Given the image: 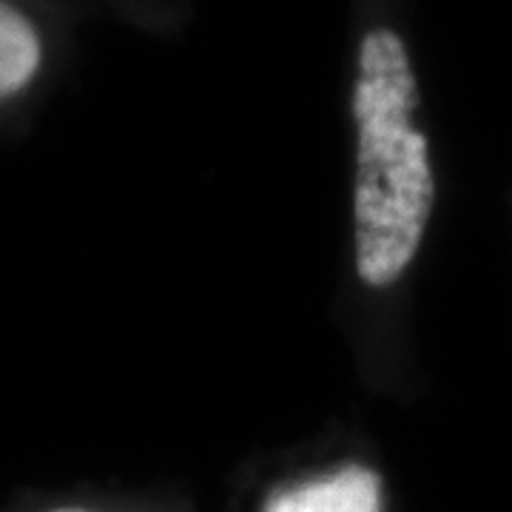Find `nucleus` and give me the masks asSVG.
<instances>
[{
    "mask_svg": "<svg viewBox=\"0 0 512 512\" xmlns=\"http://www.w3.org/2000/svg\"><path fill=\"white\" fill-rule=\"evenodd\" d=\"M419 86L402 37L373 29L362 40L353 114L356 148V268L370 288L393 285L419 251L433 211L427 137L413 128Z\"/></svg>",
    "mask_w": 512,
    "mask_h": 512,
    "instance_id": "f257e3e1",
    "label": "nucleus"
},
{
    "mask_svg": "<svg viewBox=\"0 0 512 512\" xmlns=\"http://www.w3.org/2000/svg\"><path fill=\"white\" fill-rule=\"evenodd\" d=\"M262 512H382V484L367 467H345L276 493Z\"/></svg>",
    "mask_w": 512,
    "mask_h": 512,
    "instance_id": "f03ea898",
    "label": "nucleus"
},
{
    "mask_svg": "<svg viewBox=\"0 0 512 512\" xmlns=\"http://www.w3.org/2000/svg\"><path fill=\"white\" fill-rule=\"evenodd\" d=\"M40 63V40L32 23L0 3V97L23 89L37 72Z\"/></svg>",
    "mask_w": 512,
    "mask_h": 512,
    "instance_id": "7ed1b4c3",
    "label": "nucleus"
},
{
    "mask_svg": "<svg viewBox=\"0 0 512 512\" xmlns=\"http://www.w3.org/2000/svg\"><path fill=\"white\" fill-rule=\"evenodd\" d=\"M49 512H89V510H80V507H60V510H49Z\"/></svg>",
    "mask_w": 512,
    "mask_h": 512,
    "instance_id": "20e7f679",
    "label": "nucleus"
}]
</instances>
